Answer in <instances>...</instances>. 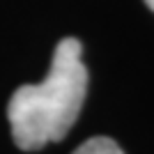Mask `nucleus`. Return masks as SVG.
Here are the masks:
<instances>
[{
  "instance_id": "3",
  "label": "nucleus",
  "mask_w": 154,
  "mask_h": 154,
  "mask_svg": "<svg viewBox=\"0 0 154 154\" xmlns=\"http://www.w3.org/2000/svg\"><path fill=\"white\" fill-rule=\"evenodd\" d=\"M145 2H147V7H149V9L154 12V0H145Z\"/></svg>"
},
{
  "instance_id": "2",
  "label": "nucleus",
  "mask_w": 154,
  "mask_h": 154,
  "mask_svg": "<svg viewBox=\"0 0 154 154\" xmlns=\"http://www.w3.org/2000/svg\"><path fill=\"white\" fill-rule=\"evenodd\" d=\"M74 154H124V152L113 138H108V136H94L90 140H85L81 147L74 149Z\"/></svg>"
},
{
  "instance_id": "1",
  "label": "nucleus",
  "mask_w": 154,
  "mask_h": 154,
  "mask_svg": "<svg viewBox=\"0 0 154 154\" xmlns=\"http://www.w3.org/2000/svg\"><path fill=\"white\" fill-rule=\"evenodd\" d=\"M88 94L83 46L74 37L55 46L51 69L37 85H21L12 94L7 117L12 138L23 152H37L58 143L76 124Z\"/></svg>"
}]
</instances>
